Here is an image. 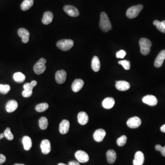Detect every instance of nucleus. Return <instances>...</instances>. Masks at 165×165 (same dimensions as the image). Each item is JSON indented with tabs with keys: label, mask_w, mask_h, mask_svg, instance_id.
Returning a JSON list of instances; mask_svg holds the SVG:
<instances>
[{
	"label": "nucleus",
	"mask_w": 165,
	"mask_h": 165,
	"mask_svg": "<svg viewBox=\"0 0 165 165\" xmlns=\"http://www.w3.org/2000/svg\"><path fill=\"white\" fill-rule=\"evenodd\" d=\"M67 78V73L64 70L57 71L56 73V81L58 84H62L65 82Z\"/></svg>",
	"instance_id": "1a4fd4ad"
},
{
	"label": "nucleus",
	"mask_w": 165,
	"mask_h": 165,
	"mask_svg": "<svg viewBox=\"0 0 165 165\" xmlns=\"http://www.w3.org/2000/svg\"><path fill=\"white\" fill-rule=\"evenodd\" d=\"M58 165H67L65 164L62 163H60L58 164Z\"/></svg>",
	"instance_id": "49530a36"
},
{
	"label": "nucleus",
	"mask_w": 165,
	"mask_h": 165,
	"mask_svg": "<svg viewBox=\"0 0 165 165\" xmlns=\"http://www.w3.org/2000/svg\"><path fill=\"white\" fill-rule=\"evenodd\" d=\"M161 152L162 155L165 157V146L164 147H163L162 150H161Z\"/></svg>",
	"instance_id": "79ce46f5"
},
{
	"label": "nucleus",
	"mask_w": 165,
	"mask_h": 165,
	"mask_svg": "<svg viewBox=\"0 0 165 165\" xmlns=\"http://www.w3.org/2000/svg\"><path fill=\"white\" fill-rule=\"evenodd\" d=\"M78 123L82 125L86 124L89 121V117L85 112H81L78 115Z\"/></svg>",
	"instance_id": "a211bd4d"
},
{
	"label": "nucleus",
	"mask_w": 165,
	"mask_h": 165,
	"mask_svg": "<svg viewBox=\"0 0 165 165\" xmlns=\"http://www.w3.org/2000/svg\"><path fill=\"white\" fill-rule=\"evenodd\" d=\"M91 68L94 71L97 72L100 69V63L99 58L97 56L93 57L91 62Z\"/></svg>",
	"instance_id": "b1692460"
},
{
	"label": "nucleus",
	"mask_w": 165,
	"mask_h": 165,
	"mask_svg": "<svg viewBox=\"0 0 165 165\" xmlns=\"http://www.w3.org/2000/svg\"><path fill=\"white\" fill-rule=\"evenodd\" d=\"M22 143L24 145V149L26 150H29L32 146V142L31 138L28 136H24L22 139Z\"/></svg>",
	"instance_id": "5701e85b"
},
{
	"label": "nucleus",
	"mask_w": 165,
	"mask_h": 165,
	"mask_svg": "<svg viewBox=\"0 0 165 165\" xmlns=\"http://www.w3.org/2000/svg\"><path fill=\"white\" fill-rule=\"evenodd\" d=\"M18 35L21 38H29L30 33L27 29L25 28H20L18 31Z\"/></svg>",
	"instance_id": "c85d7f7f"
},
{
	"label": "nucleus",
	"mask_w": 165,
	"mask_h": 165,
	"mask_svg": "<svg viewBox=\"0 0 165 165\" xmlns=\"http://www.w3.org/2000/svg\"><path fill=\"white\" fill-rule=\"evenodd\" d=\"M22 41L24 43H28L29 41V38H22Z\"/></svg>",
	"instance_id": "a19ab883"
},
{
	"label": "nucleus",
	"mask_w": 165,
	"mask_h": 165,
	"mask_svg": "<svg viewBox=\"0 0 165 165\" xmlns=\"http://www.w3.org/2000/svg\"><path fill=\"white\" fill-rule=\"evenodd\" d=\"M140 52L143 55H148L150 51V48L152 46L151 41L146 38H141L139 41Z\"/></svg>",
	"instance_id": "f03ea898"
},
{
	"label": "nucleus",
	"mask_w": 165,
	"mask_h": 165,
	"mask_svg": "<svg viewBox=\"0 0 165 165\" xmlns=\"http://www.w3.org/2000/svg\"><path fill=\"white\" fill-rule=\"evenodd\" d=\"M115 105V100L113 98L107 97L102 101V106L106 109H110L114 107Z\"/></svg>",
	"instance_id": "412c9836"
},
{
	"label": "nucleus",
	"mask_w": 165,
	"mask_h": 165,
	"mask_svg": "<svg viewBox=\"0 0 165 165\" xmlns=\"http://www.w3.org/2000/svg\"><path fill=\"white\" fill-rule=\"evenodd\" d=\"M127 140V137L125 135H123L117 140V143L119 146H123L126 144Z\"/></svg>",
	"instance_id": "2f4dec72"
},
{
	"label": "nucleus",
	"mask_w": 165,
	"mask_h": 165,
	"mask_svg": "<svg viewBox=\"0 0 165 165\" xmlns=\"http://www.w3.org/2000/svg\"><path fill=\"white\" fill-rule=\"evenodd\" d=\"M41 148L42 153L45 155L49 154L51 150V145L50 141L48 140H44L41 142Z\"/></svg>",
	"instance_id": "f8f14e48"
},
{
	"label": "nucleus",
	"mask_w": 165,
	"mask_h": 165,
	"mask_svg": "<svg viewBox=\"0 0 165 165\" xmlns=\"http://www.w3.org/2000/svg\"><path fill=\"white\" fill-rule=\"evenodd\" d=\"M74 42L73 40L63 39L58 41L56 43V46L59 49L63 51H68L73 47Z\"/></svg>",
	"instance_id": "7ed1b4c3"
},
{
	"label": "nucleus",
	"mask_w": 165,
	"mask_h": 165,
	"mask_svg": "<svg viewBox=\"0 0 165 165\" xmlns=\"http://www.w3.org/2000/svg\"><path fill=\"white\" fill-rule=\"evenodd\" d=\"M5 137L4 134H3V133H2V134H0V140L2 139H3V138H4V137Z\"/></svg>",
	"instance_id": "a18cd8bd"
},
{
	"label": "nucleus",
	"mask_w": 165,
	"mask_h": 165,
	"mask_svg": "<svg viewBox=\"0 0 165 165\" xmlns=\"http://www.w3.org/2000/svg\"><path fill=\"white\" fill-rule=\"evenodd\" d=\"M141 120L138 117H134L130 118L127 120V125L131 128H136L140 126Z\"/></svg>",
	"instance_id": "6e6552de"
},
{
	"label": "nucleus",
	"mask_w": 165,
	"mask_h": 165,
	"mask_svg": "<svg viewBox=\"0 0 165 165\" xmlns=\"http://www.w3.org/2000/svg\"><path fill=\"white\" fill-rule=\"evenodd\" d=\"M161 130L163 133H165V124L161 127Z\"/></svg>",
	"instance_id": "c03bdc74"
},
{
	"label": "nucleus",
	"mask_w": 165,
	"mask_h": 165,
	"mask_svg": "<svg viewBox=\"0 0 165 165\" xmlns=\"http://www.w3.org/2000/svg\"><path fill=\"white\" fill-rule=\"evenodd\" d=\"M53 19V14L50 11H47L44 13L42 18V22L44 25H48L51 24Z\"/></svg>",
	"instance_id": "6ab92c4d"
},
{
	"label": "nucleus",
	"mask_w": 165,
	"mask_h": 165,
	"mask_svg": "<svg viewBox=\"0 0 165 165\" xmlns=\"http://www.w3.org/2000/svg\"><path fill=\"white\" fill-rule=\"evenodd\" d=\"M30 83H31L33 87H35L37 84V81H35V80H33Z\"/></svg>",
	"instance_id": "37998d69"
},
{
	"label": "nucleus",
	"mask_w": 165,
	"mask_h": 165,
	"mask_svg": "<svg viewBox=\"0 0 165 165\" xmlns=\"http://www.w3.org/2000/svg\"><path fill=\"white\" fill-rule=\"evenodd\" d=\"M18 107V103L16 100H9L6 106V109L8 113H11L14 112Z\"/></svg>",
	"instance_id": "aec40b11"
},
{
	"label": "nucleus",
	"mask_w": 165,
	"mask_h": 165,
	"mask_svg": "<svg viewBox=\"0 0 165 165\" xmlns=\"http://www.w3.org/2000/svg\"><path fill=\"white\" fill-rule=\"evenodd\" d=\"M33 4V0H24L21 4V9L24 11L28 10Z\"/></svg>",
	"instance_id": "393cba45"
},
{
	"label": "nucleus",
	"mask_w": 165,
	"mask_h": 165,
	"mask_svg": "<svg viewBox=\"0 0 165 165\" xmlns=\"http://www.w3.org/2000/svg\"><path fill=\"white\" fill-rule=\"evenodd\" d=\"M163 147H162L161 145H155V149L157 151H161Z\"/></svg>",
	"instance_id": "58836bf2"
},
{
	"label": "nucleus",
	"mask_w": 165,
	"mask_h": 165,
	"mask_svg": "<svg viewBox=\"0 0 165 165\" xmlns=\"http://www.w3.org/2000/svg\"><path fill=\"white\" fill-rule=\"evenodd\" d=\"M116 87L118 91H124L129 90L130 85L129 82L125 81H116Z\"/></svg>",
	"instance_id": "2eb2a0df"
},
{
	"label": "nucleus",
	"mask_w": 165,
	"mask_h": 165,
	"mask_svg": "<svg viewBox=\"0 0 165 165\" xmlns=\"http://www.w3.org/2000/svg\"><path fill=\"white\" fill-rule=\"evenodd\" d=\"M49 108V105L47 103H42L37 105L35 107V110L39 113H42L47 110Z\"/></svg>",
	"instance_id": "cd10ccee"
},
{
	"label": "nucleus",
	"mask_w": 165,
	"mask_h": 165,
	"mask_svg": "<svg viewBox=\"0 0 165 165\" xmlns=\"http://www.w3.org/2000/svg\"><path fill=\"white\" fill-rule=\"evenodd\" d=\"M6 160V156L2 154H0V165L4 163Z\"/></svg>",
	"instance_id": "4c0bfd02"
},
{
	"label": "nucleus",
	"mask_w": 165,
	"mask_h": 165,
	"mask_svg": "<svg viewBox=\"0 0 165 165\" xmlns=\"http://www.w3.org/2000/svg\"><path fill=\"white\" fill-rule=\"evenodd\" d=\"M142 101L146 104L152 106L156 105L158 102L156 97L152 95H147L145 96L142 98Z\"/></svg>",
	"instance_id": "9d476101"
},
{
	"label": "nucleus",
	"mask_w": 165,
	"mask_h": 165,
	"mask_svg": "<svg viewBox=\"0 0 165 165\" xmlns=\"http://www.w3.org/2000/svg\"><path fill=\"white\" fill-rule=\"evenodd\" d=\"M47 63V60L44 58H41L38 61L33 67V71L37 74L40 75L43 74L46 69L45 64Z\"/></svg>",
	"instance_id": "39448f33"
},
{
	"label": "nucleus",
	"mask_w": 165,
	"mask_h": 165,
	"mask_svg": "<svg viewBox=\"0 0 165 165\" xmlns=\"http://www.w3.org/2000/svg\"><path fill=\"white\" fill-rule=\"evenodd\" d=\"M126 55V52L124 50H120L116 53V57L118 58H123Z\"/></svg>",
	"instance_id": "c9c22d12"
},
{
	"label": "nucleus",
	"mask_w": 165,
	"mask_h": 165,
	"mask_svg": "<svg viewBox=\"0 0 165 165\" xmlns=\"http://www.w3.org/2000/svg\"><path fill=\"white\" fill-rule=\"evenodd\" d=\"M68 165H80L78 162H76V161H71L69 163Z\"/></svg>",
	"instance_id": "ea45409f"
},
{
	"label": "nucleus",
	"mask_w": 165,
	"mask_h": 165,
	"mask_svg": "<svg viewBox=\"0 0 165 165\" xmlns=\"http://www.w3.org/2000/svg\"><path fill=\"white\" fill-rule=\"evenodd\" d=\"M153 24L159 31L165 33V27L163 22L155 20L153 22Z\"/></svg>",
	"instance_id": "c756f323"
},
{
	"label": "nucleus",
	"mask_w": 165,
	"mask_h": 165,
	"mask_svg": "<svg viewBox=\"0 0 165 165\" xmlns=\"http://www.w3.org/2000/svg\"><path fill=\"white\" fill-rule=\"evenodd\" d=\"M63 10L69 16L72 17L79 16V12L77 8L73 6L66 5L63 7Z\"/></svg>",
	"instance_id": "0eeeda50"
},
{
	"label": "nucleus",
	"mask_w": 165,
	"mask_h": 165,
	"mask_svg": "<svg viewBox=\"0 0 165 165\" xmlns=\"http://www.w3.org/2000/svg\"><path fill=\"white\" fill-rule=\"evenodd\" d=\"M4 134L5 137L9 140H12L14 138V136L11 133L10 128L9 127H7L6 128L4 132Z\"/></svg>",
	"instance_id": "473e14b6"
},
{
	"label": "nucleus",
	"mask_w": 165,
	"mask_h": 165,
	"mask_svg": "<svg viewBox=\"0 0 165 165\" xmlns=\"http://www.w3.org/2000/svg\"><path fill=\"white\" fill-rule=\"evenodd\" d=\"M163 24H164V26L165 27V20L163 21Z\"/></svg>",
	"instance_id": "09e8293b"
},
{
	"label": "nucleus",
	"mask_w": 165,
	"mask_h": 165,
	"mask_svg": "<svg viewBox=\"0 0 165 165\" xmlns=\"http://www.w3.org/2000/svg\"><path fill=\"white\" fill-rule=\"evenodd\" d=\"M76 158L79 163H86L89 161V156L85 151L79 150L75 154Z\"/></svg>",
	"instance_id": "423d86ee"
},
{
	"label": "nucleus",
	"mask_w": 165,
	"mask_h": 165,
	"mask_svg": "<svg viewBox=\"0 0 165 165\" xmlns=\"http://www.w3.org/2000/svg\"><path fill=\"white\" fill-rule=\"evenodd\" d=\"M105 135H106V132L105 130L100 128L95 131L93 134V138L94 140L97 142H100L103 140Z\"/></svg>",
	"instance_id": "9b49d317"
},
{
	"label": "nucleus",
	"mask_w": 165,
	"mask_h": 165,
	"mask_svg": "<svg viewBox=\"0 0 165 165\" xmlns=\"http://www.w3.org/2000/svg\"><path fill=\"white\" fill-rule=\"evenodd\" d=\"M48 122L47 119L45 117H41L39 120V126L42 130H45L47 128Z\"/></svg>",
	"instance_id": "bb28decb"
},
{
	"label": "nucleus",
	"mask_w": 165,
	"mask_h": 165,
	"mask_svg": "<svg viewBox=\"0 0 165 165\" xmlns=\"http://www.w3.org/2000/svg\"><path fill=\"white\" fill-rule=\"evenodd\" d=\"M14 165H25V164H15Z\"/></svg>",
	"instance_id": "de8ad7c7"
},
{
	"label": "nucleus",
	"mask_w": 165,
	"mask_h": 165,
	"mask_svg": "<svg viewBox=\"0 0 165 165\" xmlns=\"http://www.w3.org/2000/svg\"><path fill=\"white\" fill-rule=\"evenodd\" d=\"M144 155L141 151H137L134 155L133 161L134 165H143L144 163Z\"/></svg>",
	"instance_id": "ddd939ff"
},
{
	"label": "nucleus",
	"mask_w": 165,
	"mask_h": 165,
	"mask_svg": "<svg viewBox=\"0 0 165 165\" xmlns=\"http://www.w3.org/2000/svg\"><path fill=\"white\" fill-rule=\"evenodd\" d=\"M13 78L14 81L19 83L24 82L26 79L25 76L21 72L15 73L13 74Z\"/></svg>",
	"instance_id": "a878e982"
},
{
	"label": "nucleus",
	"mask_w": 165,
	"mask_h": 165,
	"mask_svg": "<svg viewBox=\"0 0 165 165\" xmlns=\"http://www.w3.org/2000/svg\"><path fill=\"white\" fill-rule=\"evenodd\" d=\"M84 85V82L81 79H76L73 82L72 89L74 92H78L82 89Z\"/></svg>",
	"instance_id": "dca6fc26"
},
{
	"label": "nucleus",
	"mask_w": 165,
	"mask_h": 165,
	"mask_svg": "<svg viewBox=\"0 0 165 165\" xmlns=\"http://www.w3.org/2000/svg\"><path fill=\"white\" fill-rule=\"evenodd\" d=\"M107 162L109 163L113 164L117 159V154L113 149H109L106 153Z\"/></svg>",
	"instance_id": "4be33fe9"
},
{
	"label": "nucleus",
	"mask_w": 165,
	"mask_h": 165,
	"mask_svg": "<svg viewBox=\"0 0 165 165\" xmlns=\"http://www.w3.org/2000/svg\"><path fill=\"white\" fill-rule=\"evenodd\" d=\"M23 88H24V89H25V90H26V89H31V90H33V87L31 83L27 82V83H25L24 84V86H23Z\"/></svg>",
	"instance_id": "e433bc0d"
},
{
	"label": "nucleus",
	"mask_w": 165,
	"mask_h": 165,
	"mask_svg": "<svg viewBox=\"0 0 165 165\" xmlns=\"http://www.w3.org/2000/svg\"><path fill=\"white\" fill-rule=\"evenodd\" d=\"M143 8L142 5H138L131 7L127 9L126 12V15L129 19H134L136 18L140 14Z\"/></svg>",
	"instance_id": "20e7f679"
},
{
	"label": "nucleus",
	"mask_w": 165,
	"mask_h": 165,
	"mask_svg": "<svg viewBox=\"0 0 165 165\" xmlns=\"http://www.w3.org/2000/svg\"><path fill=\"white\" fill-rule=\"evenodd\" d=\"M11 87L8 84H0V93L2 94H7L10 91Z\"/></svg>",
	"instance_id": "7c9ffc66"
},
{
	"label": "nucleus",
	"mask_w": 165,
	"mask_h": 165,
	"mask_svg": "<svg viewBox=\"0 0 165 165\" xmlns=\"http://www.w3.org/2000/svg\"><path fill=\"white\" fill-rule=\"evenodd\" d=\"M33 94V90L31 89H26L22 92V95L24 97L28 98L31 96Z\"/></svg>",
	"instance_id": "f704fd0d"
},
{
	"label": "nucleus",
	"mask_w": 165,
	"mask_h": 165,
	"mask_svg": "<svg viewBox=\"0 0 165 165\" xmlns=\"http://www.w3.org/2000/svg\"><path fill=\"white\" fill-rule=\"evenodd\" d=\"M165 59V50L162 51L155 59L154 65L156 68H160L163 65Z\"/></svg>",
	"instance_id": "4468645a"
},
{
	"label": "nucleus",
	"mask_w": 165,
	"mask_h": 165,
	"mask_svg": "<svg viewBox=\"0 0 165 165\" xmlns=\"http://www.w3.org/2000/svg\"><path fill=\"white\" fill-rule=\"evenodd\" d=\"M100 26L102 31L107 32L112 29L111 22L108 15L105 12H102L100 14Z\"/></svg>",
	"instance_id": "f257e3e1"
},
{
	"label": "nucleus",
	"mask_w": 165,
	"mask_h": 165,
	"mask_svg": "<svg viewBox=\"0 0 165 165\" xmlns=\"http://www.w3.org/2000/svg\"><path fill=\"white\" fill-rule=\"evenodd\" d=\"M118 63L120 65H122L125 69L127 70L130 69L131 64H130V62L129 61H127V60L120 61H119Z\"/></svg>",
	"instance_id": "72a5a7b5"
},
{
	"label": "nucleus",
	"mask_w": 165,
	"mask_h": 165,
	"mask_svg": "<svg viewBox=\"0 0 165 165\" xmlns=\"http://www.w3.org/2000/svg\"><path fill=\"white\" fill-rule=\"evenodd\" d=\"M70 127L69 122L67 120H63L59 125V131L62 134H67Z\"/></svg>",
	"instance_id": "f3484780"
}]
</instances>
